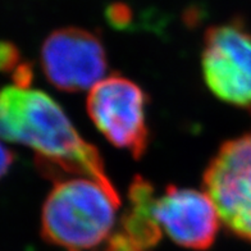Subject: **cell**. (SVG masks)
Instances as JSON below:
<instances>
[{
	"mask_svg": "<svg viewBox=\"0 0 251 251\" xmlns=\"http://www.w3.org/2000/svg\"><path fill=\"white\" fill-rule=\"evenodd\" d=\"M0 136L28 146L36 165L51 178L82 176L118 192L106 175L99 150L79 135L62 106L41 90H0Z\"/></svg>",
	"mask_w": 251,
	"mask_h": 251,
	"instance_id": "6da1fadb",
	"label": "cell"
},
{
	"mask_svg": "<svg viewBox=\"0 0 251 251\" xmlns=\"http://www.w3.org/2000/svg\"><path fill=\"white\" fill-rule=\"evenodd\" d=\"M118 192L82 176L56 179L41 212V236L64 251H91L108 241L117 212Z\"/></svg>",
	"mask_w": 251,
	"mask_h": 251,
	"instance_id": "7a4b0ae2",
	"label": "cell"
},
{
	"mask_svg": "<svg viewBox=\"0 0 251 251\" xmlns=\"http://www.w3.org/2000/svg\"><path fill=\"white\" fill-rule=\"evenodd\" d=\"M148 102L145 91L132 79L112 75L90 90L86 108L99 132L113 146L139 160L150 144Z\"/></svg>",
	"mask_w": 251,
	"mask_h": 251,
	"instance_id": "3957f363",
	"label": "cell"
},
{
	"mask_svg": "<svg viewBox=\"0 0 251 251\" xmlns=\"http://www.w3.org/2000/svg\"><path fill=\"white\" fill-rule=\"evenodd\" d=\"M201 68L214 96L251 116V32L241 21L209 27L204 36Z\"/></svg>",
	"mask_w": 251,
	"mask_h": 251,
	"instance_id": "277c9868",
	"label": "cell"
},
{
	"mask_svg": "<svg viewBox=\"0 0 251 251\" xmlns=\"http://www.w3.org/2000/svg\"><path fill=\"white\" fill-rule=\"evenodd\" d=\"M202 182L222 223L232 235L251 244V132L219 148Z\"/></svg>",
	"mask_w": 251,
	"mask_h": 251,
	"instance_id": "5b68a950",
	"label": "cell"
},
{
	"mask_svg": "<svg viewBox=\"0 0 251 251\" xmlns=\"http://www.w3.org/2000/svg\"><path fill=\"white\" fill-rule=\"evenodd\" d=\"M44 75L54 87L67 93L91 90L108 68L101 39L81 27H62L44 40L40 51Z\"/></svg>",
	"mask_w": 251,
	"mask_h": 251,
	"instance_id": "8992f818",
	"label": "cell"
},
{
	"mask_svg": "<svg viewBox=\"0 0 251 251\" xmlns=\"http://www.w3.org/2000/svg\"><path fill=\"white\" fill-rule=\"evenodd\" d=\"M155 217L163 231L179 246L206 250L214 244L221 218L206 192L168 186L156 199Z\"/></svg>",
	"mask_w": 251,
	"mask_h": 251,
	"instance_id": "52a82bcc",
	"label": "cell"
},
{
	"mask_svg": "<svg viewBox=\"0 0 251 251\" xmlns=\"http://www.w3.org/2000/svg\"><path fill=\"white\" fill-rule=\"evenodd\" d=\"M155 188L141 176H136L128 188V206L121 219V232L145 251L162 238V228L155 217Z\"/></svg>",
	"mask_w": 251,
	"mask_h": 251,
	"instance_id": "ba28073f",
	"label": "cell"
},
{
	"mask_svg": "<svg viewBox=\"0 0 251 251\" xmlns=\"http://www.w3.org/2000/svg\"><path fill=\"white\" fill-rule=\"evenodd\" d=\"M21 51L16 44L0 40V73H12L22 64Z\"/></svg>",
	"mask_w": 251,
	"mask_h": 251,
	"instance_id": "9c48e42d",
	"label": "cell"
},
{
	"mask_svg": "<svg viewBox=\"0 0 251 251\" xmlns=\"http://www.w3.org/2000/svg\"><path fill=\"white\" fill-rule=\"evenodd\" d=\"M105 251H145L122 232H116L108 238Z\"/></svg>",
	"mask_w": 251,
	"mask_h": 251,
	"instance_id": "30bf717a",
	"label": "cell"
},
{
	"mask_svg": "<svg viewBox=\"0 0 251 251\" xmlns=\"http://www.w3.org/2000/svg\"><path fill=\"white\" fill-rule=\"evenodd\" d=\"M106 16L109 18V22L113 26L122 27L127 25L131 20V12L126 5L122 4H114L108 9Z\"/></svg>",
	"mask_w": 251,
	"mask_h": 251,
	"instance_id": "8fae6325",
	"label": "cell"
},
{
	"mask_svg": "<svg viewBox=\"0 0 251 251\" xmlns=\"http://www.w3.org/2000/svg\"><path fill=\"white\" fill-rule=\"evenodd\" d=\"M14 162V152L0 141V179L9 172L10 167Z\"/></svg>",
	"mask_w": 251,
	"mask_h": 251,
	"instance_id": "7c38bea8",
	"label": "cell"
}]
</instances>
